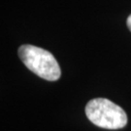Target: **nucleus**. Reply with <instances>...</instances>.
I'll return each instance as SVG.
<instances>
[{
    "instance_id": "nucleus-1",
    "label": "nucleus",
    "mask_w": 131,
    "mask_h": 131,
    "mask_svg": "<svg viewBox=\"0 0 131 131\" xmlns=\"http://www.w3.org/2000/svg\"><path fill=\"white\" fill-rule=\"evenodd\" d=\"M20 60L30 71L47 81H56L61 71L57 61L50 52L32 45H23L19 49Z\"/></svg>"
},
{
    "instance_id": "nucleus-2",
    "label": "nucleus",
    "mask_w": 131,
    "mask_h": 131,
    "mask_svg": "<svg viewBox=\"0 0 131 131\" xmlns=\"http://www.w3.org/2000/svg\"><path fill=\"white\" fill-rule=\"evenodd\" d=\"M85 115L95 125L106 129L122 128L127 123L124 110L106 98L90 100L85 106Z\"/></svg>"
},
{
    "instance_id": "nucleus-3",
    "label": "nucleus",
    "mask_w": 131,
    "mask_h": 131,
    "mask_svg": "<svg viewBox=\"0 0 131 131\" xmlns=\"http://www.w3.org/2000/svg\"><path fill=\"white\" fill-rule=\"evenodd\" d=\"M127 26H128L129 30L131 31V15L128 17V19H127Z\"/></svg>"
}]
</instances>
